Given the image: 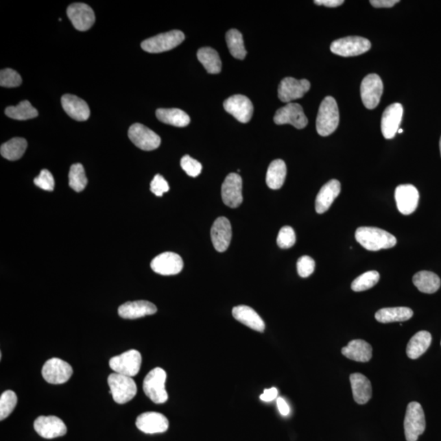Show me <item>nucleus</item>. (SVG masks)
Here are the masks:
<instances>
[{"instance_id":"obj_1","label":"nucleus","mask_w":441,"mask_h":441,"mask_svg":"<svg viewBox=\"0 0 441 441\" xmlns=\"http://www.w3.org/2000/svg\"><path fill=\"white\" fill-rule=\"evenodd\" d=\"M355 237L359 245L369 251L388 250L395 246L397 242L396 238L388 231L368 226L359 228Z\"/></svg>"},{"instance_id":"obj_2","label":"nucleus","mask_w":441,"mask_h":441,"mask_svg":"<svg viewBox=\"0 0 441 441\" xmlns=\"http://www.w3.org/2000/svg\"><path fill=\"white\" fill-rule=\"evenodd\" d=\"M339 119L336 100L333 97H326L320 106L316 119V130L320 136H329L337 130Z\"/></svg>"},{"instance_id":"obj_3","label":"nucleus","mask_w":441,"mask_h":441,"mask_svg":"<svg viewBox=\"0 0 441 441\" xmlns=\"http://www.w3.org/2000/svg\"><path fill=\"white\" fill-rule=\"evenodd\" d=\"M166 379V372L161 368H156L145 376L143 391L155 404H164L169 399L168 392L165 389Z\"/></svg>"},{"instance_id":"obj_4","label":"nucleus","mask_w":441,"mask_h":441,"mask_svg":"<svg viewBox=\"0 0 441 441\" xmlns=\"http://www.w3.org/2000/svg\"><path fill=\"white\" fill-rule=\"evenodd\" d=\"M110 387V394L117 404L123 405L134 399L138 388L131 377L111 374L107 379Z\"/></svg>"},{"instance_id":"obj_5","label":"nucleus","mask_w":441,"mask_h":441,"mask_svg":"<svg viewBox=\"0 0 441 441\" xmlns=\"http://www.w3.org/2000/svg\"><path fill=\"white\" fill-rule=\"evenodd\" d=\"M405 434L407 441H417L426 429L425 414L418 402H411L407 406L405 422Z\"/></svg>"},{"instance_id":"obj_6","label":"nucleus","mask_w":441,"mask_h":441,"mask_svg":"<svg viewBox=\"0 0 441 441\" xmlns=\"http://www.w3.org/2000/svg\"><path fill=\"white\" fill-rule=\"evenodd\" d=\"M184 40H185V35L183 32L174 29V31L147 38L141 43V47L145 52L159 53L176 48Z\"/></svg>"},{"instance_id":"obj_7","label":"nucleus","mask_w":441,"mask_h":441,"mask_svg":"<svg viewBox=\"0 0 441 441\" xmlns=\"http://www.w3.org/2000/svg\"><path fill=\"white\" fill-rule=\"evenodd\" d=\"M371 49V43L366 38L348 36L339 38L332 43L331 50L341 57H355L366 53Z\"/></svg>"},{"instance_id":"obj_8","label":"nucleus","mask_w":441,"mask_h":441,"mask_svg":"<svg viewBox=\"0 0 441 441\" xmlns=\"http://www.w3.org/2000/svg\"><path fill=\"white\" fill-rule=\"evenodd\" d=\"M141 355L136 350H130L110 359V369L117 374L128 377L139 374L141 366Z\"/></svg>"},{"instance_id":"obj_9","label":"nucleus","mask_w":441,"mask_h":441,"mask_svg":"<svg viewBox=\"0 0 441 441\" xmlns=\"http://www.w3.org/2000/svg\"><path fill=\"white\" fill-rule=\"evenodd\" d=\"M383 93V84L380 77L370 74L363 78L361 85V96L367 109H375L379 106Z\"/></svg>"},{"instance_id":"obj_10","label":"nucleus","mask_w":441,"mask_h":441,"mask_svg":"<svg viewBox=\"0 0 441 441\" xmlns=\"http://www.w3.org/2000/svg\"><path fill=\"white\" fill-rule=\"evenodd\" d=\"M128 138L136 147L143 151H153L159 147L161 144L160 136L141 123L132 124L128 130Z\"/></svg>"},{"instance_id":"obj_11","label":"nucleus","mask_w":441,"mask_h":441,"mask_svg":"<svg viewBox=\"0 0 441 441\" xmlns=\"http://www.w3.org/2000/svg\"><path fill=\"white\" fill-rule=\"evenodd\" d=\"M73 369L71 365L59 358H52L43 366L42 375L51 384H63L71 379Z\"/></svg>"},{"instance_id":"obj_12","label":"nucleus","mask_w":441,"mask_h":441,"mask_svg":"<svg viewBox=\"0 0 441 441\" xmlns=\"http://www.w3.org/2000/svg\"><path fill=\"white\" fill-rule=\"evenodd\" d=\"M274 121L278 126L291 124L298 130H302L307 127L308 123V119L304 113L302 106L293 104V102H290L278 110L274 117Z\"/></svg>"},{"instance_id":"obj_13","label":"nucleus","mask_w":441,"mask_h":441,"mask_svg":"<svg viewBox=\"0 0 441 441\" xmlns=\"http://www.w3.org/2000/svg\"><path fill=\"white\" fill-rule=\"evenodd\" d=\"M311 84L307 80H298L292 77H286L278 88V97L286 104L302 98L309 91Z\"/></svg>"},{"instance_id":"obj_14","label":"nucleus","mask_w":441,"mask_h":441,"mask_svg":"<svg viewBox=\"0 0 441 441\" xmlns=\"http://www.w3.org/2000/svg\"><path fill=\"white\" fill-rule=\"evenodd\" d=\"M67 16L73 25L80 32H86L95 23V14L86 3H75L67 8Z\"/></svg>"},{"instance_id":"obj_15","label":"nucleus","mask_w":441,"mask_h":441,"mask_svg":"<svg viewBox=\"0 0 441 441\" xmlns=\"http://www.w3.org/2000/svg\"><path fill=\"white\" fill-rule=\"evenodd\" d=\"M222 198L226 206L237 208L243 202L242 178L237 174H230L222 186Z\"/></svg>"},{"instance_id":"obj_16","label":"nucleus","mask_w":441,"mask_h":441,"mask_svg":"<svg viewBox=\"0 0 441 441\" xmlns=\"http://www.w3.org/2000/svg\"><path fill=\"white\" fill-rule=\"evenodd\" d=\"M34 427L43 438L54 439L67 434L66 424L56 416H40L34 422Z\"/></svg>"},{"instance_id":"obj_17","label":"nucleus","mask_w":441,"mask_h":441,"mask_svg":"<svg viewBox=\"0 0 441 441\" xmlns=\"http://www.w3.org/2000/svg\"><path fill=\"white\" fill-rule=\"evenodd\" d=\"M151 267L162 276H174L182 272L183 261L178 254L165 252L152 260Z\"/></svg>"},{"instance_id":"obj_18","label":"nucleus","mask_w":441,"mask_h":441,"mask_svg":"<svg viewBox=\"0 0 441 441\" xmlns=\"http://www.w3.org/2000/svg\"><path fill=\"white\" fill-rule=\"evenodd\" d=\"M224 106L226 112L243 123L250 122L254 113V106L250 98L239 94L229 97L224 102Z\"/></svg>"},{"instance_id":"obj_19","label":"nucleus","mask_w":441,"mask_h":441,"mask_svg":"<svg viewBox=\"0 0 441 441\" xmlns=\"http://www.w3.org/2000/svg\"><path fill=\"white\" fill-rule=\"evenodd\" d=\"M395 198L398 211L404 215H409L416 211L419 201V193L416 187L405 184L396 187Z\"/></svg>"},{"instance_id":"obj_20","label":"nucleus","mask_w":441,"mask_h":441,"mask_svg":"<svg viewBox=\"0 0 441 441\" xmlns=\"http://www.w3.org/2000/svg\"><path fill=\"white\" fill-rule=\"evenodd\" d=\"M404 108L401 104H393L384 110L381 121V130L386 139L395 138L403 117Z\"/></svg>"},{"instance_id":"obj_21","label":"nucleus","mask_w":441,"mask_h":441,"mask_svg":"<svg viewBox=\"0 0 441 441\" xmlns=\"http://www.w3.org/2000/svg\"><path fill=\"white\" fill-rule=\"evenodd\" d=\"M136 426L145 434L164 433L169 429V422L164 414L147 412L139 415Z\"/></svg>"},{"instance_id":"obj_22","label":"nucleus","mask_w":441,"mask_h":441,"mask_svg":"<svg viewBox=\"0 0 441 441\" xmlns=\"http://www.w3.org/2000/svg\"><path fill=\"white\" fill-rule=\"evenodd\" d=\"M233 237L230 222L224 217L217 218L211 228L212 243L215 250L224 252L228 250Z\"/></svg>"},{"instance_id":"obj_23","label":"nucleus","mask_w":441,"mask_h":441,"mask_svg":"<svg viewBox=\"0 0 441 441\" xmlns=\"http://www.w3.org/2000/svg\"><path fill=\"white\" fill-rule=\"evenodd\" d=\"M155 304L148 301L128 302L119 307V315L123 319L134 320L156 314Z\"/></svg>"},{"instance_id":"obj_24","label":"nucleus","mask_w":441,"mask_h":441,"mask_svg":"<svg viewBox=\"0 0 441 441\" xmlns=\"http://www.w3.org/2000/svg\"><path fill=\"white\" fill-rule=\"evenodd\" d=\"M62 106L66 113L77 121H86L90 117L87 102L72 94L62 96Z\"/></svg>"},{"instance_id":"obj_25","label":"nucleus","mask_w":441,"mask_h":441,"mask_svg":"<svg viewBox=\"0 0 441 441\" xmlns=\"http://www.w3.org/2000/svg\"><path fill=\"white\" fill-rule=\"evenodd\" d=\"M341 184L336 179L331 180L321 188L315 200V211L324 213L331 207L333 201L339 195Z\"/></svg>"},{"instance_id":"obj_26","label":"nucleus","mask_w":441,"mask_h":441,"mask_svg":"<svg viewBox=\"0 0 441 441\" xmlns=\"http://www.w3.org/2000/svg\"><path fill=\"white\" fill-rule=\"evenodd\" d=\"M350 381L355 401L359 405L368 403L372 394L370 381L359 372L350 374Z\"/></svg>"},{"instance_id":"obj_27","label":"nucleus","mask_w":441,"mask_h":441,"mask_svg":"<svg viewBox=\"0 0 441 441\" xmlns=\"http://www.w3.org/2000/svg\"><path fill=\"white\" fill-rule=\"evenodd\" d=\"M233 315L239 322L255 331L263 332L265 331V324L263 320L250 307L243 305L235 307L233 308Z\"/></svg>"},{"instance_id":"obj_28","label":"nucleus","mask_w":441,"mask_h":441,"mask_svg":"<svg viewBox=\"0 0 441 441\" xmlns=\"http://www.w3.org/2000/svg\"><path fill=\"white\" fill-rule=\"evenodd\" d=\"M342 353L352 361L366 363L372 359V348L367 342L355 339L350 341L348 346L342 348Z\"/></svg>"},{"instance_id":"obj_29","label":"nucleus","mask_w":441,"mask_h":441,"mask_svg":"<svg viewBox=\"0 0 441 441\" xmlns=\"http://www.w3.org/2000/svg\"><path fill=\"white\" fill-rule=\"evenodd\" d=\"M414 311L409 307L383 308L376 312L375 319L380 323L404 322L412 318Z\"/></svg>"},{"instance_id":"obj_30","label":"nucleus","mask_w":441,"mask_h":441,"mask_svg":"<svg viewBox=\"0 0 441 441\" xmlns=\"http://www.w3.org/2000/svg\"><path fill=\"white\" fill-rule=\"evenodd\" d=\"M431 335L429 332L420 331L411 337L407 345L406 353L412 359H418L425 353L431 344Z\"/></svg>"},{"instance_id":"obj_31","label":"nucleus","mask_w":441,"mask_h":441,"mask_svg":"<svg viewBox=\"0 0 441 441\" xmlns=\"http://www.w3.org/2000/svg\"><path fill=\"white\" fill-rule=\"evenodd\" d=\"M413 283L420 292L429 294L438 292L441 285L440 277L435 273L427 271L415 274Z\"/></svg>"},{"instance_id":"obj_32","label":"nucleus","mask_w":441,"mask_h":441,"mask_svg":"<svg viewBox=\"0 0 441 441\" xmlns=\"http://www.w3.org/2000/svg\"><path fill=\"white\" fill-rule=\"evenodd\" d=\"M156 117L162 123L178 128L186 127L191 122L189 115L185 111L177 108L158 109Z\"/></svg>"},{"instance_id":"obj_33","label":"nucleus","mask_w":441,"mask_h":441,"mask_svg":"<svg viewBox=\"0 0 441 441\" xmlns=\"http://www.w3.org/2000/svg\"><path fill=\"white\" fill-rule=\"evenodd\" d=\"M287 174L286 165L282 160H276L271 163L267 169V186L272 190L281 189L284 185Z\"/></svg>"},{"instance_id":"obj_34","label":"nucleus","mask_w":441,"mask_h":441,"mask_svg":"<svg viewBox=\"0 0 441 441\" xmlns=\"http://www.w3.org/2000/svg\"><path fill=\"white\" fill-rule=\"evenodd\" d=\"M197 58L208 74H219L222 71V62L219 54L212 48H202L197 53Z\"/></svg>"},{"instance_id":"obj_35","label":"nucleus","mask_w":441,"mask_h":441,"mask_svg":"<svg viewBox=\"0 0 441 441\" xmlns=\"http://www.w3.org/2000/svg\"><path fill=\"white\" fill-rule=\"evenodd\" d=\"M27 147V140L15 138L3 143L0 148V153L8 160L15 161L23 156Z\"/></svg>"},{"instance_id":"obj_36","label":"nucleus","mask_w":441,"mask_h":441,"mask_svg":"<svg viewBox=\"0 0 441 441\" xmlns=\"http://www.w3.org/2000/svg\"><path fill=\"white\" fill-rule=\"evenodd\" d=\"M5 114L8 117L16 121H27L38 117L37 110L29 101H23L18 106L7 107Z\"/></svg>"},{"instance_id":"obj_37","label":"nucleus","mask_w":441,"mask_h":441,"mask_svg":"<svg viewBox=\"0 0 441 441\" xmlns=\"http://www.w3.org/2000/svg\"><path fill=\"white\" fill-rule=\"evenodd\" d=\"M226 44H228L230 53L235 58L245 59L247 54L243 36L241 32L235 29H231L226 33Z\"/></svg>"},{"instance_id":"obj_38","label":"nucleus","mask_w":441,"mask_h":441,"mask_svg":"<svg viewBox=\"0 0 441 441\" xmlns=\"http://www.w3.org/2000/svg\"><path fill=\"white\" fill-rule=\"evenodd\" d=\"M88 184V178L84 166L81 164L73 165L69 173V185L76 192L85 189Z\"/></svg>"},{"instance_id":"obj_39","label":"nucleus","mask_w":441,"mask_h":441,"mask_svg":"<svg viewBox=\"0 0 441 441\" xmlns=\"http://www.w3.org/2000/svg\"><path fill=\"white\" fill-rule=\"evenodd\" d=\"M379 279L380 275L378 272H367L353 282L352 289L355 292H362V291L370 289L378 284Z\"/></svg>"},{"instance_id":"obj_40","label":"nucleus","mask_w":441,"mask_h":441,"mask_svg":"<svg viewBox=\"0 0 441 441\" xmlns=\"http://www.w3.org/2000/svg\"><path fill=\"white\" fill-rule=\"evenodd\" d=\"M18 404V396L14 392L8 390L0 396V420L3 421L12 413Z\"/></svg>"},{"instance_id":"obj_41","label":"nucleus","mask_w":441,"mask_h":441,"mask_svg":"<svg viewBox=\"0 0 441 441\" xmlns=\"http://www.w3.org/2000/svg\"><path fill=\"white\" fill-rule=\"evenodd\" d=\"M23 83L21 75L14 70L7 68L0 72V85L4 88H16Z\"/></svg>"},{"instance_id":"obj_42","label":"nucleus","mask_w":441,"mask_h":441,"mask_svg":"<svg viewBox=\"0 0 441 441\" xmlns=\"http://www.w3.org/2000/svg\"><path fill=\"white\" fill-rule=\"evenodd\" d=\"M295 243H296V235H295L294 229L289 226L282 228L278 234L277 245L280 248L287 250V248L293 247Z\"/></svg>"},{"instance_id":"obj_43","label":"nucleus","mask_w":441,"mask_h":441,"mask_svg":"<svg viewBox=\"0 0 441 441\" xmlns=\"http://www.w3.org/2000/svg\"><path fill=\"white\" fill-rule=\"evenodd\" d=\"M181 166L187 174L192 178L199 176L201 171H202V165L189 156H185L182 158Z\"/></svg>"},{"instance_id":"obj_44","label":"nucleus","mask_w":441,"mask_h":441,"mask_svg":"<svg viewBox=\"0 0 441 441\" xmlns=\"http://www.w3.org/2000/svg\"><path fill=\"white\" fill-rule=\"evenodd\" d=\"M36 185L41 189L47 191H53L55 187V181L52 174L49 170L43 169L38 176L34 180Z\"/></svg>"},{"instance_id":"obj_45","label":"nucleus","mask_w":441,"mask_h":441,"mask_svg":"<svg viewBox=\"0 0 441 441\" xmlns=\"http://www.w3.org/2000/svg\"><path fill=\"white\" fill-rule=\"evenodd\" d=\"M315 263L309 256H302L298 259L297 269L298 275L302 278L309 277L315 271Z\"/></svg>"},{"instance_id":"obj_46","label":"nucleus","mask_w":441,"mask_h":441,"mask_svg":"<svg viewBox=\"0 0 441 441\" xmlns=\"http://www.w3.org/2000/svg\"><path fill=\"white\" fill-rule=\"evenodd\" d=\"M169 191V186L166 180L161 176L160 174H157L155 178H153L151 183V191L152 193L155 194L156 196H162Z\"/></svg>"},{"instance_id":"obj_47","label":"nucleus","mask_w":441,"mask_h":441,"mask_svg":"<svg viewBox=\"0 0 441 441\" xmlns=\"http://www.w3.org/2000/svg\"><path fill=\"white\" fill-rule=\"evenodd\" d=\"M278 390L276 388L265 389L262 395L260 396V399L265 402H271L277 399Z\"/></svg>"},{"instance_id":"obj_48","label":"nucleus","mask_w":441,"mask_h":441,"mask_svg":"<svg viewBox=\"0 0 441 441\" xmlns=\"http://www.w3.org/2000/svg\"><path fill=\"white\" fill-rule=\"evenodd\" d=\"M399 2V0H371L370 3L374 8H392Z\"/></svg>"},{"instance_id":"obj_49","label":"nucleus","mask_w":441,"mask_h":441,"mask_svg":"<svg viewBox=\"0 0 441 441\" xmlns=\"http://www.w3.org/2000/svg\"><path fill=\"white\" fill-rule=\"evenodd\" d=\"M277 407L282 416H288L290 413V408L284 398H277Z\"/></svg>"},{"instance_id":"obj_50","label":"nucleus","mask_w":441,"mask_h":441,"mask_svg":"<svg viewBox=\"0 0 441 441\" xmlns=\"http://www.w3.org/2000/svg\"><path fill=\"white\" fill-rule=\"evenodd\" d=\"M318 5H324L328 8H336L342 5V3H344V0H315L314 1Z\"/></svg>"},{"instance_id":"obj_51","label":"nucleus","mask_w":441,"mask_h":441,"mask_svg":"<svg viewBox=\"0 0 441 441\" xmlns=\"http://www.w3.org/2000/svg\"><path fill=\"white\" fill-rule=\"evenodd\" d=\"M404 132V130H402V128H399V130H398V134H402V132Z\"/></svg>"},{"instance_id":"obj_52","label":"nucleus","mask_w":441,"mask_h":441,"mask_svg":"<svg viewBox=\"0 0 441 441\" xmlns=\"http://www.w3.org/2000/svg\"><path fill=\"white\" fill-rule=\"evenodd\" d=\"M440 156H441V138L440 140Z\"/></svg>"}]
</instances>
